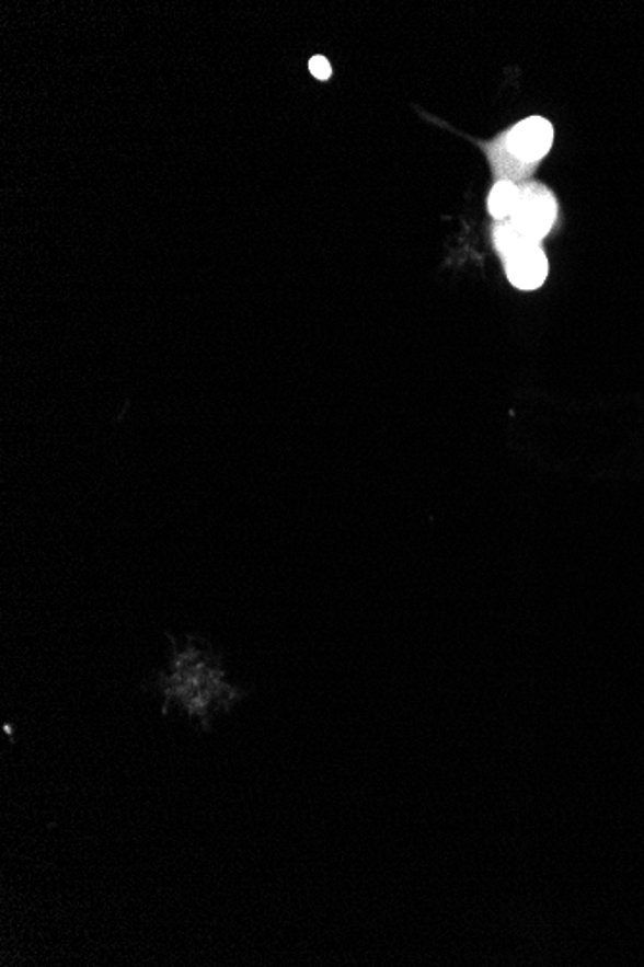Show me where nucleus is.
I'll return each mask as SVG.
<instances>
[{
  "label": "nucleus",
  "mask_w": 644,
  "mask_h": 967,
  "mask_svg": "<svg viewBox=\"0 0 644 967\" xmlns=\"http://www.w3.org/2000/svg\"><path fill=\"white\" fill-rule=\"evenodd\" d=\"M161 691L162 713L172 705L197 718L203 728H209L218 713H226L248 693L228 682L222 659L199 637L187 635L184 642L170 637L169 667L154 680Z\"/></svg>",
  "instance_id": "f257e3e1"
},
{
  "label": "nucleus",
  "mask_w": 644,
  "mask_h": 967,
  "mask_svg": "<svg viewBox=\"0 0 644 967\" xmlns=\"http://www.w3.org/2000/svg\"><path fill=\"white\" fill-rule=\"evenodd\" d=\"M557 217V204L554 194L542 184H527L519 189V202L516 211L511 212L509 222L534 242H540L554 227Z\"/></svg>",
  "instance_id": "f03ea898"
},
{
  "label": "nucleus",
  "mask_w": 644,
  "mask_h": 967,
  "mask_svg": "<svg viewBox=\"0 0 644 967\" xmlns=\"http://www.w3.org/2000/svg\"><path fill=\"white\" fill-rule=\"evenodd\" d=\"M554 143V128L542 116H531L524 123L517 124L506 138V147L524 163L540 161L552 149Z\"/></svg>",
  "instance_id": "7ed1b4c3"
},
{
  "label": "nucleus",
  "mask_w": 644,
  "mask_h": 967,
  "mask_svg": "<svg viewBox=\"0 0 644 967\" xmlns=\"http://www.w3.org/2000/svg\"><path fill=\"white\" fill-rule=\"evenodd\" d=\"M506 261L509 283L521 290H537L548 277L547 253L540 244L529 245Z\"/></svg>",
  "instance_id": "20e7f679"
},
{
  "label": "nucleus",
  "mask_w": 644,
  "mask_h": 967,
  "mask_svg": "<svg viewBox=\"0 0 644 967\" xmlns=\"http://www.w3.org/2000/svg\"><path fill=\"white\" fill-rule=\"evenodd\" d=\"M517 202H519V187L514 182L502 180L492 187L491 197H488V211L494 219H508L511 217V212L516 211Z\"/></svg>",
  "instance_id": "39448f33"
},
{
  "label": "nucleus",
  "mask_w": 644,
  "mask_h": 967,
  "mask_svg": "<svg viewBox=\"0 0 644 967\" xmlns=\"http://www.w3.org/2000/svg\"><path fill=\"white\" fill-rule=\"evenodd\" d=\"M494 242H496V247L504 260H508L514 253L521 252L529 245L540 244V242H534L531 238L521 234L511 222H499L494 230Z\"/></svg>",
  "instance_id": "423d86ee"
},
{
  "label": "nucleus",
  "mask_w": 644,
  "mask_h": 967,
  "mask_svg": "<svg viewBox=\"0 0 644 967\" xmlns=\"http://www.w3.org/2000/svg\"><path fill=\"white\" fill-rule=\"evenodd\" d=\"M309 70L313 73L317 80H321V82H326V80H331L332 76V66L326 58L321 57V55H317V57L311 58L309 60Z\"/></svg>",
  "instance_id": "0eeeda50"
}]
</instances>
